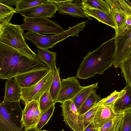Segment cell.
I'll list each match as a JSON object with an SVG mask.
<instances>
[{
    "instance_id": "obj_11",
    "label": "cell",
    "mask_w": 131,
    "mask_h": 131,
    "mask_svg": "<svg viewBox=\"0 0 131 131\" xmlns=\"http://www.w3.org/2000/svg\"><path fill=\"white\" fill-rule=\"evenodd\" d=\"M82 87L75 77L62 79L60 89L54 103H61L72 100Z\"/></svg>"
},
{
    "instance_id": "obj_27",
    "label": "cell",
    "mask_w": 131,
    "mask_h": 131,
    "mask_svg": "<svg viewBox=\"0 0 131 131\" xmlns=\"http://www.w3.org/2000/svg\"><path fill=\"white\" fill-rule=\"evenodd\" d=\"M16 13L12 7L6 6L0 3V24L4 27L11 20L14 14Z\"/></svg>"
},
{
    "instance_id": "obj_24",
    "label": "cell",
    "mask_w": 131,
    "mask_h": 131,
    "mask_svg": "<svg viewBox=\"0 0 131 131\" xmlns=\"http://www.w3.org/2000/svg\"><path fill=\"white\" fill-rule=\"evenodd\" d=\"M52 70L53 72L52 79L49 88V92L52 100L54 103L60 89L61 81L59 69H57L56 67Z\"/></svg>"
},
{
    "instance_id": "obj_28",
    "label": "cell",
    "mask_w": 131,
    "mask_h": 131,
    "mask_svg": "<svg viewBox=\"0 0 131 131\" xmlns=\"http://www.w3.org/2000/svg\"><path fill=\"white\" fill-rule=\"evenodd\" d=\"M50 87L45 91L39 100L38 106L41 113L55 104L53 101L50 94Z\"/></svg>"
},
{
    "instance_id": "obj_25",
    "label": "cell",
    "mask_w": 131,
    "mask_h": 131,
    "mask_svg": "<svg viewBox=\"0 0 131 131\" xmlns=\"http://www.w3.org/2000/svg\"><path fill=\"white\" fill-rule=\"evenodd\" d=\"M124 113L119 114L116 116L101 127L94 128L95 131H119V127Z\"/></svg>"
},
{
    "instance_id": "obj_9",
    "label": "cell",
    "mask_w": 131,
    "mask_h": 131,
    "mask_svg": "<svg viewBox=\"0 0 131 131\" xmlns=\"http://www.w3.org/2000/svg\"><path fill=\"white\" fill-rule=\"evenodd\" d=\"M63 120L74 131H84V114H80L72 100L61 103Z\"/></svg>"
},
{
    "instance_id": "obj_35",
    "label": "cell",
    "mask_w": 131,
    "mask_h": 131,
    "mask_svg": "<svg viewBox=\"0 0 131 131\" xmlns=\"http://www.w3.org/2000/svg\"><path fill=\"white\" fill-rule=\"evenodd\" d=\"M17 0H0V3L9 6L11 7L14 5H15Z\"/></svg>"
},
{
    "instance_id": "obj_33",
    "label": "cell",
    "mask_w": 131,
    "mask_h": 131,
    "mask_svg": "<svg viewBox=\"0 0 131 131\" xmlns=\"http://www.w3.org/2000/svg\"><path fill=\"white\" fill-rule=\"evenodd\" d=\"M131 110L125 113L122 118L119 131H131Z\"/></svg>"
},
{
    "instance_id": "obj_30",
    "label": "cell",
    "mask_w": 131,
    "mask_h": 131,
    "mask_svg": "<svg viewBox=\"0 0 131 131\" xmlns=\"http://www.w3.org/2000/svg\"><path fill=\"white\" fill-rule=\"evenodd\" d=\"M48 2V0H17L15 5L16 7L14 9L17 13L18 11L29 8L37 5L47 3Z\"/></svg>"
},
{
    "instance_id": "obj_23",
    "label": "cell",
    "mask_w": 131,
    "mask_h": 131,
    "mask_svg": "<svg viewBox=\"0 0 131 131\" xmlns=\"http://www.w3.org/2000/svg\"><path fill=\"white\" fill-rule=\"evenodd\" d=\"M112 8L123 13L127 15L131 16V2L128 0H106Z\"/></svg>"
},
{
    "instance_id": "obj_39",
    "label": "cell",
    "mask_w": 131,
    "mask_h": 131,
    "mask_svg": "<svg viewBox=\"0 0 131 131\" xmlns=\"http://www.w3.org/2000/svg\"><path fill=\"white\" fill-rule=\"evenodd\" d=\"M29 130L30 131H37L35 129H31Z\"/></svg>"
},
{
    "instance_id": "obj_19",
    "label": "cell",
    "mask_w": 131,
    "mask_h": 131,
    "mask_svg": "<svg viewBox=\"0 0 131 131\" xmlns=\"http://www.w3.org/2000/svg\"><path fill=\"white\" fill-rule=\"evenodd\" d=\"M37 52L36 58L46 64L52 70L56 66L57 53L50 51L48 49L37 47Z\"/></svg>"
},
{
    "instance_id": "obj_14",
    "label": "cell",
    "mask_w": 131,
    "mask_h": 131,
    "mask_svg": "<svg viewBox=\"0 0 131 131\" xmlns=\"http://www.w3.org/2000/svg\"><path fill=\"white\" fill-rule=\"evenodd\" d=\"M79 1L67 0L57 5L59 14L76 17L89 18L84 13L82 8L81 2H78Z\"/></svg>"
},
{
    "instance_id": "obj_15",
    "label": "cell",
    "mask_w": 131,
    "mask_h": 131,
    "mask_svg": "<svg viewBox=\"0 0 131 131\" xmlns=\"http://www.w3.org/2000/svg\"><path fill=\"white\" fill-rule=\"evenodd\" d=\"M113 109L117 114L123 113L131 110V87L126 84L115 102Z\"/></svg>"
},
{
    "instance_id": "obj_16",
    "label": "cell",
    "mask_w": 131,
    "mask_h": 131,
    "mask_svg": "<svg viewBox=\"0 0 131 131\" xmlns=\"http://www.w3.org/2000/svg\"><path fill=\"white\" fill-rule=\"evenodd\" d=\"M119 114L115 112L111 107L102 105L101 103L90 124L94 128H99Z\"/></svg>"
},
{
    "instance_id": "obj_34",
    "label": "cell",
    "mask_w": 131,
    "mask_h": 131,
    "mask_svg": "<svg viewBox=\"0 0 131 131\" xmlns=\"http://www.w3.org/2000/svg\"><path fill=\"white\" fill-rule=\"evenodd\" d=\"M119 94V92L115 91L109 95L100 100L101 105L104 106H108L113 108L114 104Z\"/></svg>"
},
{
    "instance_id": "obj_7",
    "label": "cell",
    "mask_w": 131,
    "mask_h": 131,
    "mask_svg": "<svg viewBox=\"0 0 131 131\" xmlns=\"http://www.w3.org/2000/svg\"><path fill=\"white\" fill-rule=\"evenodd\" d=\"M131 29H126L116 37L113 62V65L115 68L120 67L124 61L131 57Z\"/></svg>"
},
{
    "instance_id": "obj_21",
    "label": "cell",
    "mask_w": 131,
    "mask_h": 131,
    "mask_svg": "<svg viewBox=\"0 0 131 131\" xmlns=\"http://www.w3.org/2000/svg\"><path fill=\"white\" fill-rule=\"evenodd\" d=\"M111 9L112 16L115 26V36L116 37L126 29L125 23L127 15L124 13L118 11L112 8Z\"/></svg>"
},
{
    "instance_id": "obj_29",
    "label": "cell",
    "mask_w": 131,
    "mask_h": 131,
    "mask_svg": "<svg viewBox=\"0 0 131 131\" xmlns=\"http://www.w3.org/2000/svg\"><path fill=\"white\" fill-rule=\"evenodd\" d=\"M55 104L41 113L39 121L35 129L37 131H39L42 127L47 124L53 115L54 111Z\"/></svg>"
},
{
    "instance_id": "obj_36",
    "label": "cell",
    "mask_w": 131,
    "mask_h": 131,
    "mask_svg": "<svg viewBox=\"0 0 131 131\" xmlns=\"http://www.w3.org/2000/svg\"><path fill=\"white\" fill-rule=\"evenodd\" d=\"M131 16L127 15L125 23V27L126 29L129 30L131 29Z\"/></svg>"
},
{
    "instance_id": "obj_37",
    "label": "cell",
    "mask_w": 131,
    "mask_h": 131,
    "mask_svg": "<svg viewBox=\"0 0 131 131\" xmlns=\"http://www.w3.org/2000/svg\"><path fill=\"white\" fill-rule=\"evenodd\" d=\"M84 131H95V130L92 126L90 124L84 129Z\"/></svg>"
},
{
    "instance_id": "obj_6",
    "label": "cell",
    "mask_w": 131,
    "mask_h": 131,
    "mask_svg": "<svg viewBox=\"0 0 131 131\" xmlns=\"http://www.w3.org/2000/svg\"><path fill=\"white\" fill-rule=\"evenodd\" d=\"M24 23L20 25L24 30L43 34L57 35L65 30L63 28L54 21L47 18H30L24 17Z\"/></svg>"
},
{
    "instance_id": "obj_18",
    "label": "cell",
    "mask_w": 131,
    "mask_h": 131,
    "mask_svg": "<svg viewBox=\"0 0 131 131\" xmlns=\"http://www.w3.org/2000/svg\"><path fill=\"white\" fill-rule=\"evenodd\" d=\"M82 7L84 13L89 18L90 17H93L100 22L107 25L115 29V25L111 15L101 10L88 8L82 6Z\"/></svg>"
},
{
    "instance_id": "obj_3",
    "label": "cell",
    "mask_w": 131,
    "mask_h": 131,
    "mask_svg": "<svg viewBox=\"0 0 131 131\" xmlns=\"http://www.w3.org/2000/svg\"><path fill=\"white\" fill-rule=\"evenodd\" d=\"M24 31L20 25L9 23L3 27L0 43L14 49L30 59H36V54L30 48L25 41Z\"/></svg>"
},
{
    "instance_id": "obj_4",
    "label": "cell",
    "mask_w": 131,
    "mask_h": 131,
    "mask_svg": "<svg viewBox=\"0 0 131 131\" xmlns=\"http://www.w3.org/2000/svg\"><path fill=\"white\" fill-rule=\"evenodd\" d=\"M86 21L79 23L63 32L52 36L43 35L32 31L24 34L25 39L32 42L37 47L51 49L57 43L70 36H78L85 27Z\"/></svg>"
},
{
    "instance_id": "obj_2",
    "label": "cell",
    "mask_w": 131,
    "mask_h": 131,
    "mask_svg": "<svg viewBox=\"0 0 131 131\" xmlns=\"http://www.w3.org/2000/svg\"><path fill=\"white\" fill-rule=\"evenodd\" d=\"M116 37L102 43L93 51H89L79 65L76 78L85 79L96 74H102L113 65Z\"/></svg>"
},
{
    "instance_id": "obj_31",
    "label": "cell",
    "mask_w": 131,
    "mask_h": 131,
    "mask_svg": "<svg viewBox=\"0 0 131 131\" xmlns=\"http://www.w3.org/2000/svg\"><path fill=\"white\" fill-rule=\"evenodd\" d=\"M120 68L126 83V84L131 87V57L124 61Z\"/></svg>"
},
{
    "instance_id": "obj_8",
    "label": "cell",
    "mask_w": 131,
    "mask_h": 131,
    "mask_svg": "<svg viewBox=\"0 0 131 131\" xmlns=\"http://www.w3.org/2000/svg\"><path fill=\"white\" fill-rule=\"evenodd\" d=\"M52 71L50 70L42 79L35 84L21 88L20 99L25 103L33 100L38 102L39 99L50 87L52 80Z\"/></svg>"
},
{
    "instance_id": "obj_13",
    "label": "cell",
    "mask_w": 131,
    "mask_h": 131,
    "mask_svg": "<svg viewBox=\"0 0 131 131\" xmlns=\"http://www.w3.org/2000/svg\"><path fill=\"white\" fill-rule=\"evenodd\" d=\"M50 69L36 70L18 75L14 78L21 88L27 87L37 83L49 72Z\"/></svg>"
},
{
    "instance_id": "obj_1",
    "label": "cell",
    "mask_w": 131,
    "mask_h": 131,
    "mask_svg": "<svg viewBox=\"0 0 131 131\" xmlns=\"http://www.w3.org/2000/svg\"><path fill=\"white\" fill-rule=\"evenodd\" d=\"M49 69L37 59H30L0 43V79H9L29 72Z\"/></svg>"
},
{
    "instance_id": "obj_38",
    "label": "cell",
    "mask_w": 131,
    "mask_h": 131,
    "mask_svg": "<svg viewBox=\"0 0 131 131\" xmlns=\"http://www.w3.org/2000/svg\"><path fill=\"white\" fill-rule=\"evenodd\" d=\"M3 27L0 24V37H1L3 30Z\"/></svg>"
},
{
    "instance_id": "obj_22",
    "label": "cell",
    "mask_w": 131,
    "mask_h": 131,
    "mask_svg": "<svg viewBox=\"0 0 131 131\" xmlns=\"http://www.w3.org/2000/svg\"><path fill=\"white\" fill-rule=\"evenodd\" d=\"M82 6L87 8L98 10L111 15L110 6L105 1L103 0H83Z\"/></svg>"
},
{
    "instance_id": "obj_17",
    "label": "cell",
    "mask_w": 131,
    "mask_h": 131,
    "mask_svg": "<svg viewBox=\"0 0 131 131\" xmlns=\"http://www.w3.org/2000/svg\"><path fill=\"white\" fill-rule=\"evenodd\" d=\"M5 102L20 101L21 88L15 79L8 80L6 82L5 87Z\"/></svg>"
},
{
    "instance_id": "obj_40",
    "label": "cell",
    "mask_w": 131,
    "mask_h": 131,
    "mask_svg": "<svg viewBox=\"0 0 131 131\" xmlns=\"http://www.w3.org/2000/svg\"><path fill=\"white\" fill-rule=\"evenodd\" d=\"M39 131H48V130H40ZM61 131H64V130L63 129Z\"/></svg>"
},
{
    "instance_id": "obj_10",
    "label": "cell",
    "mask_w": 131,
    "mask_h": 131,
    "mask_svg": "<svg viewBox=\"0 0 131 131\" xmlns=\"http://www.w3.org/2000/svg\"><path fill=\"white\" fill-rule=\"evenodd\" d=\"M25 103V107L22 110L21 124L22 128L28 131L35 129L41 113L37 101L33 100Z\"/></svg>"
},
{
    "instance_id": "obj_32",
    "label": "cell",
    "mask_w": 131,
    "mask_h": 131,
    "mask_svg": "<svg viewBox=\"0 0 131 131\" xmlns=\"http://www.w3.org/2000/svg\"><path fill=\"white\" fill-rule=\"evenodd\" d=\"M101 104V102L100 101L95 104L90 110L83 114L84 130L91 124L97 111Z\"/></svg>"
},
{
    "instance_id": "obj_12",
    "label": "cell",
    "mask_w": 131,
    "mask_h": 131,
    "mask_svg": "<svg viewBox=\"0 0 131 131\" xmlns=\"http://www.w3.org/2000/svg\"><path fill=\"white\" fill-rule=\"evenodd\" d=\"M57 11V5L48 1L47 3L20 10L17 13H19L24 17L50 18L55 17L54 15Z\"/></svg>"
},
{
    "instance_id": "obj_26",
    "label": "cell",
    "mask_w": 131,
    "mask_h": 131,
    "mask_svg": "<svg viewBox=\"0 0 131 131\" xmlns=\"http://www.w3.org/2000/svg\"><path fill=\"white\" fill-rule=\"evenodd\" d=\"M102 99L100 95L96 93V90L93 91L90 94L79 109L78 110L81 114H83L90 110L95 104Z\"/></svg>"
},
{
    "instance_id": "obj_20",
    "label": "cell",
    "mask_w": 131,
    "mask_h": 131,
    "mask_svg": "<svg viewBox=\"0 0 131 131\" xmlns=\"http://www.w3.org/2000/svg\"><path fill=\"white\" fill-rule=\"evenodd\" d=\"M98 88V83L84 87L82 86L72 100L78 110L90 93Z\"/></svg>"
},
{
    "instance_id": "obj_5",
    "label": "cell",
    "mask_w": 131,
    "mask_h": 131,
    "mask_svg": "<svg viewBox=\"0 0 131 131\" xmlns=\"http://www.w3.org/2000/svg\"><path fill=\"white\" fill-rule=\"evenodd\" d=\"M22 110L20 101L0 103V131H25L21 124Z\"/></svg>"
}]
</instances>
